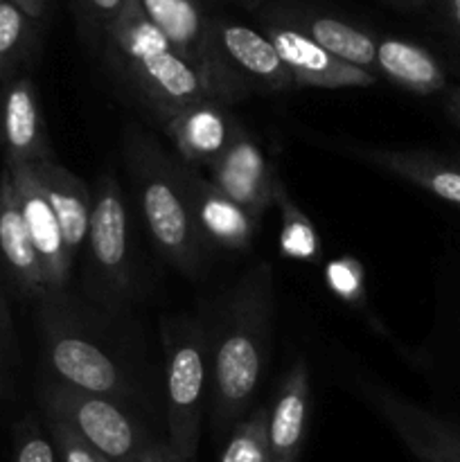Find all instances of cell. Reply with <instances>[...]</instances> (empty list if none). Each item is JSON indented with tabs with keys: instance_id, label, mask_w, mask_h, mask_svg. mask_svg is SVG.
<instances>
[{
	"instance_id": "6da1fadb",
	"label": "cell",
	"mask_w": 460,
	"mask_h": 462,
	"mask_svg": "<svg viewBox=\"0 0 460 462\" xmlns=\"http://www.w3.org/2000/svg\"><path fill=\"white\" fill-rule=\"evenodd\" d=\"M275 282L269 262L253 264L233 284L210 337L212 429L225 433L248 415L269 364Z\"/></svg>"
},
{
	"instance_id": "7a4b0ae2",
	"label": "cell",
	"mask_w": 460,
	"mask_h": 462,
	"mask_svg": "<svg viewBox=\"0 0 460 462\" xmlns=\"http://www.w3.org/2000/svg\"><path fill=\"white\" fill-rule=\"evenodd\" d=\"M104 43L108 61L158 122L198 99H215L201 72L174 52L140 0H126L104 34Z\"/></svg>"
},
{
	"instance_id": "3957f363",
	"label": "cell",
	"mask_w": 460,
	"mask_h": 462,
	"mask_svg": "<svg viewBox=\"0 0 460 462\" xmlns=\"http://www.w3.org/2000/svg\"><path fill=\"white\" fill-rule=\"evenodd\" d=\"M124 156L158 253L180 273L194 278L203 269L206 246L194 224L185 188V165L174 161L153 135L140 129H131L126 135Z\"/></svg>"
},
{
	"instance_id": "277c9868",
	"label": "cell",
	"mask_w": 460,
	"mask_h": 462,
	"mask_svg": "<svg viewBox=\"0 0 460 462\" xmlns=\"http://www.w3.org/2000/svg\"><path fill=\"white\" fill-rule=\"evenodd\" d=\"M39 319L52 379L77 391L111 397L126 406L138 397L133 377L77 316L63 291L41 298Z\"/></svg>"
},
{
	"instance_id": "5b68a950",
	"label": "cell",
	"mask_w": 460,
	"mask_h": 462,
	"mask_svg": "<svg viewBox=\"0 0 460 462\" xmlns=\"http://www.w3.org/2000/svg\"><path fill=\"white\" fill-rule=\"evenodd\" d=\"M167 386V445L185 460H194L201 436L203 409L210 393V334L197 319L162 325Z\"/></svg>"
},
{
	"instance_id": "8992f818",
	"label": "cell",
	"mask_w": 460,
	"mask_h": 462,
	"mask_svg": "<svg viewBox=\"0 0 460 462\" xmlns=\"http://www.w3.org/2000/svg\"><path fill=\"white\" fill-rule=\"evenodd\" d=\"M39 402L45 418L68 424L106 462H143L158 442L131 415L129 406L111 397L48 379L39 388Z\"/></svg>"
},
{
	"instance_id": "52a82bcc",
	"label": "cell",
	"mask_w": 460,
	"mask_h": 462,
	"mask_svg": "<svg viewBox=\"0 0 460 462\" xmlns=\"http://www.w3.org/2000/svg\"><path fill=\"white\" fill-rule=\"evenodd\" d=\"M86 246L97 296L104 302H111V307L124 305L133 291L129 217L120 185L111 174L102 176L93 192Z\"/></svg>"
},
{
	"instance_id": "ba28073f",
	"label": "cell",
	"mask_w": 460,
	"mask_h": 462,
	"mask_svg": "<svg viewBox=\"0 0 460 462\" xmlns=\"http://www.w3.org/2000/svg\"><path fill=\"white\" fill-rule=\"evenodd\" d=\"M140 5L174 52L201 72L215 99L233 104L246 95L225 72L215 48L212 21L206 18L198 0H140Z\"/></svg>"
},
{
	"instance_id": "9c48e42d",
	"label": "cell",
	"mask_w": 460,
	"mask_h": 462,
	"mask_svg": "<svg viewBox=\"0 0 460 462\" xmlns=\"http://www.w3.org/2000/svg\"><path fill=\"white\" fill-rule=\"evenodd\" d=\"M363 397L419 462H460V429L415 402L365 383Z\"/></svg>"
},
{
	"instance_id": "30bf717a",
	"label": "cell",
	"mask_w": 460,
	"mask_h": 462,
	"mask_svg": "<svg viewBox=\"0 0 460 462\" xmlns=\"http://www.w3.org/2000/svg\"><path fill=\"white\" fill-rule=\"evenodd\" d=\"M212 36L225 72L244 93H278L293 88L291 72L266 34L242 23L212 21Z\"/></svg>"
},
{
	"instance_id": "8fae6325",
	"label": "cell",
	"mask_w": 460,
	"mask_h": 462,
	"mask_svg": "<svg viewBox=\"0 0 460 462\" xmlns=\"http://www.w3.org/2000/svg\"><path fill=\"white\" fill-rule=\"evenodd\" d=\"M5 170L12 176L14 192H16L23 219H25L27 233H30L32 244L39 253L45 293H61L70 280L75 257L68 251V244L63 239L61 226L54 217L52 206L45 199L43 189H41L34 171H32V165H25V162H9L7 165L5 162Z\"/></svg>"
},
{
	"instance_id": "7c38bea8",
	"label": "cell",
	"mask_w": 460,
	"mask_h": 462,
	"mask_svg": "<svg viewBox=\"0 0 460 462\" xmlns=\"http://www.w3.org/2000/svg\"><path fill=\"white\" fill-rule=\"evenodd\" d=\"M278 179L262 144L246 126H239L225 152L210 167L212 183L257 219L273 206Z\"/></svg>"
},
{
	"instance_id": "4fadbf2b",
	"label": "cell",
	"mask_w": 460,
	"mask_h": 462,
	"mask_svg": "<svg viewBox=\"0 0 460 462\" xmlns=\"http://www.w3.org/2000/svg\"><path fill=\"white\" fill-rule=\"evenodd\" d=\"M266 36L278 50L280 59L293 77V86L309 88H365L373 86L377 75L363 68L341 61L318 43L302 34L296 27L282 21H271L266 25Z\"/></svg>"
},
{
	"instance_id": "5bb4252c",
	"label": "cell",
	"mask_w": 460,
	"mask_h": 462,
	"mask_svg": "<svg viewBox=\"0 0 460 462\" xmlns=\"http://www.w3.org/2000/svg\"><path fill=\"white\" fill-rule=\"evenodd\" d=\"M183 174L194 224L203 246L235 253L251 248L260 219L192 167L185 165Z\"/></svg>"
},
{
	"instance_id": "9a60e30c",
	"label": "cell",
	"mask_w": 460,
	"mask_h": 462,
	"mask_svg": "<svg viewBox=\"0 0 460 462\" xmlns=\"http://www.w3.org/2000/svg\"><path fill=\"white\" fill-rule=\"evenodd\" d=\"M161 126L174 143L183 165L210 170L242 125L230 113L228 104L219 99H198L162 120Z\"/></svg>"
},
{
	"instance_id": "2e32d148",
	"label": "cell",
	"mask_w": 460,
	"mask_h": 462,
	"mask_svg": "<svg viewBox=\"0 0 460 462\" xmlns=\"http://www.w3.org/2000/svg\"><path fill=\"white\" fill-rule=\"evenodd\" d=\"M0 147L5 162L36 165L54 161L34 81L18 77L0 93Z\"/></svg>"
},
{
	"instance_id": "e0dca14e",
	"label": "cell",
	"mask_w": 460,
	"mask_h": 462,
	"mask_svg": "<svg viewBox=\"0 0 460 462\" xmlns=\"http://www.w3.org/2000/svg\"><path fill=\"white\" fill-rule=\"evenodd\" d=\"M347 153L356 161L368 162L427 189L442 201L460 206V158L436 152H401V149L363 147V144H350Z\"/></svg>"
},
{
	"instance_id": "ac0fdd59",
	"label": "cell",
	"mask_w": 460,
	"mask_h": 462,
	"mask_svg": "<svg viewBox=\"0 0 460 462\" xmlns=\"http://www.w3.org/2000/svg\"><path fill=\"white\" fill-rule=\"evenodd\" d=\"M311 413V382L305 359H298L280 382L269 409L271 462H298Z\"/></svg>"
},
{
	"instance_id": "d6986e66",
	"label": "cell",
	"mask_w": 460,
	"mask_h": 462,
	"mask_svg": "<svg viewBox=\"0 0 460 462\" xmlns=\"http://www.w3.org/2000/svg\"><path fill=\"white\" fill-rule=\"evenodd\" d=\"M0 262L12 282L23 293L34 298L45 296L39 253L27 233L25 219L16 201V192H14L12 176L5 167L0 174Z\"/></svg>"
},
{
	"instance_id": "ffe728a7",
	"label": "cell",
	"mask_w": 460,
	"mask_h": 462,
	"mask_svg": "<svg viewBox=\"0 0 460 462\" xmlns=\"http://www.w3.org/2000/svg\"><path fill=\"white\" fill-rule=\"evenodd\" d=\"M32 171H34L45 199L52 206L54 217L61 226L63 239L68 244V251L75 257L88 237L93 192L79 176L59 165L57 161L36 162V165H32Z\"/></svg>"
},
{
	"instance_id": "44dd1931",
	"label": "cell",
	"mask_w": 460,
	"mask_h": 462,
	"mask_svg": "<svg viewBox=\"0 0 460 462\" xmlns=\"http://www.w3.org/2000/svg\"><path fill=\"white\" fill-rule=\"evenodd\" d=\"M374 75H383L400 88L415 95L446 90V72L427 48L404 39H379Z\"/></svg>"
},
{
	"instance_id": "7402d4cb",
	"label": "cell",
	"mask_w": 460,
	"mask_h": 462,
	"mask_svg": "<svg viewBox=\"0 0 460 462\" xmlns=\"http://www.w3.org/2000/svg\"><path fill=\"white\" fill-rule=\"evenodd\" d=\"M280 21L300 30L302 34L309 36L314 43H318L320 48H325L341 61L363 68L374 75L377 39L361 27L316 12H287Z\"/></svg>"
},
{
	"instance_id": "603a6c76",
	"label": "cell",
	"mask_w": 460,
	"mask_h": 462,
	"mask_svg": "<svg viewBox=\"0 0 460 462\" xmlns=\"http://www.w3.org/2000/svg\"><path fill=\"white\" fill-rule=\"evenodd\" d=\"M273 206L280 210L278 244L282 257L293 262H318L320 251H323L318 230L305 215V210L293 201L282 179H278L275 183Z\"/></svg>"
},
{
	"instance_id": "cb8c5ba5",
	"label": "cell",
	"mask_w": 460,
	"mask_h": 462,
	"mask_svg": "<svg viewBox=\"0 0 460 462\" xmlns=\"http://www.w3.org/2000/svg\"><path fill=\"white\" fill-rule=\"evenodd\" d=\"M34 39V18L9 0H0V84L12 81L14 72L30 57Z\"/></svg>"
},
{
	"instance_id": "d4e9b609",
	"label": "cell",
	"mask_w": 460,
	"mask_h": 462,
	"mask_svg": "<svg viewBox=\"0 0 460 462\" xmlns=\"http://www.w3.org/2000/svg\"><path fill=\"white\" fill-rule=\"evenodd\" d=\"M219 462H271L269 458V409L248 411L233 429Z\"/></svg>"
},
{
	"instance_id": "484cf974",
	"label": "cell",
	"mask_w": 460,
	"mask_h": 462,
	"mask_svg": "<svg viewBox=\"0 0 460 462\" xmlns=\"http://www.w3.org/2000/svg\"><path fill=\"white\" fill-rule=\"evenodd\" d=\"M325 284L329 291L354 310L365 307V269L356 257L343 255L329 260L323 269Z\"/></svg>"
},
{
	"instance_id": "4316f807",
	"label": "cell",
	"mask_w": 460,
	"mask_h": 462,
	"mask_svg": "<svg viewBox=\"0 0 460 462\" xmlns=\"http://www.w3.org/2000/svg\"><path fill=\"white\" fill-rule=\"evenodd\" d=\"M14 462H59L52 440L34 418H25L16 427Z\"/></svg>"
},
{
	"instance_id": "83f0119b",
	"label": "cell",
	"mask_w": 460,
	"mask_h": 462,
	"mask_svg": "<svg viewBox=\"0 0 460 462\" xmlns=\"http://www.w3.org/2000/svg\"><path fill=\"white\" fill-rule=\"evenodd\" d=\"M45 420H48L50 440H52L59 462H106L104 456H99L88 442L81 440L68 424L52 418Z\"/></svg>"
},
{
	"instance_id": "f1b7e54d",
	"label": "cell",
	"mask_w": 460,
	"mask_h": 462,
	"mask_svg": "<svg viewBox=\"0 0 460 462\" xmlns=\"http://www.w3.org/2000/svg\"><path fill=\"white\" fill-rule=\"evenodd\" d=\"M126 0H75V12L79 18V25L90 39L106 34L111 23L122 12Z\"/></svg>"
},
{
	"instance_id": "f546056e",
	"label": "cell",
	"mask_w": 460,
	"mask_h": 462,
	"mask_svg": "<svg viewBox=\"0 0 460 462\" xmlns=\"http://www.w3.org/2000/svg\"><path fill=\"white\" fill-rule=\"evenodd\" d=\"M14 364H16V337H14L7 300L0 291V400L9 397V391H12Z\"/></svg>"
},
{
	"instance_id": "4dcf8cb0",
	"label": "cell",
	"mask_w": 460,
	"mask_h": 462,
	"mask_svg": "<svg viewBox=\"0 0 460 462\" xmlns=\"http://www.w3.org/2000/svg\"><path fill=\"white\" fill-rule=\"evenodd\" d=\"M143 462H194V460L180 458V456L176 454L167 442H156V445L152 447V451L147 454V458Z\"/></svg>"
},
{
	"instance_id": "1f68e13d",
	"label": "cell",
	"mask_w": 460,
	"mask_h": 462,
	"mask_svg": "<svg viewBox=\"0 0 460 462\" xmlns=\"http://www.w3.org/2000/svg\"><path fill=\"white\" fill-rule=\"evenodd\" d=\"M440 5L449 27L455 32V36H460V0H440Z\"/></svg>"
},
{
	"instance_id": "d6a6232c",
	"label": "cell",
	"mask_w": 460,
	"mask_h": 462,
	"mask_svg": "<svg viewBox=\"0 0 460 462\" xmlns=\"http://www.w3.org/2000/svg\"><path fill=\"white\" fill-rule=\"evenodd\" d=\"M9 3H14L16 7H21L23 12L27 14V16L34 18V21H36V18L43 16L45 3H48V0H9Z\"/></svg>"
},
{
	"instance_id": "836d02e7",
	"label": "cell",
	"mask_w": 460,
	"mask_h": 462,
	"mask_svg": "<svg viewBox=\"0 0 460 462\" xmlns=\"http://www.w3.org/2000/svg\"><path fill=\"white\" fill-rule=\"evenodd\" d=\"M446 108L455 120H460V86H446Z\"/></svg>"
},
{
	"instance_id": "e575fe53",
	"label": "cell",
	"mask_w": 460,
	"mask_h": 462,
	"mask_svg": "<svg viewBox=\"0 0 460 462\" xmlns=\"http://www.w3.org/2000/svg\"><path fill=\"white\" fill-rule=\"evenodd\" d=\"M455 75L460 77V63H458V66H455Z\"/></svg>"
},
{
	"instance_id": "d590c367",
	"label": "cell",
	"mask_w": 460,
	"mask_h": 462,
	"mask_svg": "<svg viewBox=\"0 0 460 462\" xmlns=\"http://www.w3.org/2000/svg\"><path fill=\"white\" fill-rule=\"evenodd\" d=\"M410 3H424V0H410Z\"/></svg>"
}]
</instances>
